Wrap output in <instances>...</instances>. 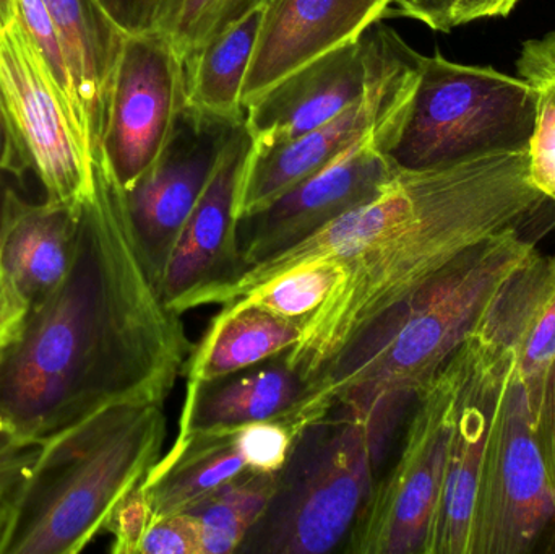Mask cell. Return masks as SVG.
<instances>
[{
    "instance_id": "1",
    "label": "cell",
    "mask_w": 555,
    "mask_h": 554,
    "mask_svg": "<svg viewBox=\"0 0 555 554\" xmlns=\"http://www.w3.org/2000/svg\"><path fill=\"white\" fill-rule=\"evenodd\" d=\"M194 345L163 298L106 153L78 215L64 279L0 345V423L48 441L117 405H165Z\"/></svg>"
},
{
    "instance_id": "2",
    "label": "cell",
    "mask_w": 555,
    "mask_h": 554,
    "mask_svg": "<svg viewBox=\"0 0 555 554\" xmlns=\"http://www.w3.org/2000/svg\"><path fill=\"white\" fill-rule=\"evenodd\" d=\"M551 205L531 184L528 149L400 168L367 204L230 282L202 289L194 305H231L291 270L341 263V283L286 351L287 363L309 384L362 331L416 295L463 250L527 227Z\"/></svg>"
},
{
    "instance_id": "3",
    "label": "cell",
    "mask_w": 555,
    "mask_h": 554,
    "mask_svg": "<svg viewBox=\"0 0 555 554\" xmlns=\"http://www.w3.org/2000/svg\"><path fill=\"white\" fill-rule=\"evenodd\" d=\"M534 253L537 244L525 236L524 228H511L463 250L416 295L346 345L281 420L296 436L336 407L420 396L475 337L505 280Z\"/></svg>"
},
{
    "instance_id": "4",
    "label": "cell",
    "mask_w": 555,
    "mask_h": 554,
    "mask_svg": "<svg viewBox=\"0 0 555 554\" xmlns=\"http://www.w3.org/2000/svg\"><path fill=\"white\" fill-rule=\"evenodd\" d=\"M163 407H109L42 442L0 493V554L83 552L162 459Z\"/></svg>"
},
{
    "instance_id": "5",
    "label": "cell",
    "mask_w": 555,
    "mask_h": 554,
    "mask_svg": "<svg viewBox=\"0 0 555 554\" xmlns=\"http://www.w3.org/2000/svg\"><path fill=\"white\" fill-rule=\"evenodd\" d=\"M416 399L336 407L299 429L272 500L237 553L343 552Z\"/></svg>"
},
{
    "instance_id": "6",
    "label": "cell",
    "mask_w": 555,
    "mask_h": 554,
    "mask_svg": "<svg viewBox=\"0 0 555 554\" xmlns=\"http://www.w3.org/2000/svg\"><path fill=\"white\" fill-rule=\"evenodd\" d=\"M534 129V98L520 77L491 65L420 59V78L390 156L400 168L453 165L525 150Z\"/></svg>"
},
{
    "instance_id": "7",
    "label": "cell",
    "mask_w": 555,
    "mask_h": 554,
    "mask_svg": "<svg viewBox=\"0 0 555 554\" xmlns=\"http://www.w3.org/2000/svg\"><path fill=\"white\" fill-rule=\"evenodd\" d=\"M0 98L12 142V175L35 172L44 202L80 210L93 191V149L15 0L0 20Z\"/></svg>"
},
{
    "instance_id": "8",
    "label": "cell",
    "mask_w": 555,
    "mask_h": 554,
    "mask_svg": "<svg viewBox=\"0 0 555 554\" xmlns=\"http://www.w3.org/2000/svg\"><path fill=\"white\" fill-rule=\"evenodd\" d=\"M462 348L417 396L391 467L374 494L343 553L424 554L439 506L452 435Z\"/></svg>"
},
{
    "instance_id": "9",
    "label": "cell",
    "mask_w": 555,
    "mask_h": 554,
    "mask_svg": "<svg viewBox=\"0 0 555 554\" xmlns=\"http://www.w3.org/2000/svg\"><path fill=\"white\" fill-rule=\"evenodd\" d=\"M555 514V487L512 364L476 488L466 554H533Z\"/></svg>"
},
{
    "instance_id": "10",
    "label": "cell",
    "mask_w": 555,
    "mask_h": 554,
    "mask_svg": "<svg viewBox=\"0 0 555 554\" xmlns=\"http://www.w3.org/2000/svg\"><path fill=\"white\" fill-rule=\"evenodd\" d=\"M416 85L417 80L404 88L377 123L322 171L267 210L240 221L241 272L296 246L380 194L400 169L390 150L400 136Z\"/></svg>"
},
{
    "instance_id": "11",
    "label": "cell",
    "mask_w": 555,
    "mask_h": 554,
    "mask_svg": "<svg viewBox=\"0 0 555 554\" xmlns=\"http://www.w3.org/2000/svg\"><path fill=\"white\" fill-rule=\"evenodd\" d=\"M185 114V68L155 29L129 26L114 70L98 149L127 192L163 158ZM96 152V150H94Z\"/></svg>"
},
{
    "instance_id": "12",
    "label": "cell",
    "mask_w": 555,
    "mask_h": 554,
    "mask_svg": "<svg viewBox=\"0 0 555 554\" xmlns=\"http://www.w3.org/2000/svg\"><path fill=\"white\" fill-rule=\"evenodd\" d=\"M380 41L377 67L364 94L335 119L299 139L266 152H254L241 179L236 215L240 221L275 204L300 182L328 166L358 142L393 103L395 98L420 77L421 54L387 26L377 28Z\"/></svg>"
},
{
    "instance_id": "13",
    "label": "cell",
    "mask_w": 555,
    "mask_h": 554,
    "mask_svg": "<svg viewBox=\"0 0 555 554\" xmlns=\"http://www.w3.org/2000/svg\"><path fill=\"white\" fill-rule=\"evenodd\" d=\"M512 364L511 351L478 335L462 347L446 477L424 554H466L486 442Z\"/></svg>"
},
{
    "instance_id": "14",
    "label": "cell",
    "mask_w": 555,
    "mask_h": 554,
    "mask_svg": "<svg viewBox=\"0 0 555 554\" xmlns=\"http://www.w3.org/2000/svg\"><path fill=\"white\" fill-rule=\"evenodd\" d=\"M250 146L244 124L228 129L210 179L159 280L163 298L172 311L178 312L189 296L230 282L243 269L236 205Z\"/></svg>"
},
{
    "instance_id": "15",
    "label": "cell",
    "mask_w": 555,
    "mask_h": 554,
    "mask_svg": "<svg viewBox=\"0 0 555 554\" xmlns=\"http://www.w3.org/2000/svg\"><path fill=\"white\" fill-rule=\"evenodd\" d=\"M380 54L377 29L287 75L246 106L254 152H266L335 119L364 94Z\"/></svg>"
},
{
    "instance_id": "16",
    "label": "cell",
    "mask_w": 555,
    "mask_h": 554,
    "mask_svg": "<svg viewBox=\"0 0 555 554\" xmlns=\"http://www.w3.org/2000/svg\"><path fill=\"white\" fill-rule=\"evenodd\" d=\"M393 0H270L243 88V104L315 59L358 41Z\"/></svg>"
},
{
    "instance_id": "17",
    "label": "cell",
    "mask_w": 555,
    "mask_h": 554,
    "mask_svg": "<svg viewBox=\"0 0 555 554\" xmlns=\"http://www.w3.org/2000/svg\"><path fill=\"white\" fill-rule=\"evenodd\" d=\"M228 129L184 114L168 152L127 192L137 234L158 282L210 179Z\"/></svg>"
},
{
    "instance_id": "18",
    "label": "cell",
    "mask_w": 555,
    "mask_h": 554,
    "mask_svg": "<svg viewBox=\"0 0 555 554\" xmlns=\"http://www.w3.org/2000/svg\"><path fill=\"white\" fill-rule=\"evenodd\" d=\"M476 335L511 351L531 402L555 357V254L534 253L505 280Z\"/></svg>"
},
{
    "instance_id": "19",
    "label": "cell",
    "mask_w": 555,
    "mask_h": 554,
    "mask_svg": "<svg viewBox=\"0 0 555 554\" xmlns=\"http://www.w3.org/2000/svg\"><path fill=\"white\" fill-rule=\"evenodd\" d=\"M80 210L31 204L5 188L0 195V269L28 302L59 285L74 254Z\"/></svg>"
},
{
    "instance_id": "20",
    "label": "cell",
    "mask_w": 555,
    "mask_h": 554,
    "mask_svg": "<svg viewBox=\"0 0 555 554\" xmlns=\"http://www.w3.org/2000/svg\"><path fill=\"white\" fill-rule=\"evenodd\" d=\"M306 389V381L287 363L286 353L221 379L192 384L185 389L178 439L284 418Z\"/></svg>"
},
{
    "instance_id": "21",
    "label": "cell",
    "mask_w": 555,
    "mask_h": 554,
    "mask_svg": "<svg viewBox=\"0 0 555 554\" xmlns=\"http://www.w3.org/2000/svg\"><path fill=\"white\" fill-rule=\"evenodd\" d=\"M44 3L96 150L106 124L117 57L129 26L103 0H44Z\"/></svg>"
},
{
    "instance_id": "22",
    "label": "cell",
    "mask_w": 555,
    "mask_h": 554,
    "mask_svg": "<svg viewBox=\"0 0 555 554\" xmlns=\"http://www.w3.org/2000/svg\"><path fill=\"white\" fill-rule=\"evenodd\" d=\"M266 10L267 3L247 10L185 59V114L189 117L227 127L246 123L244 81Z\"/></svg>"
},
{
    "instance_id": "23",
    "label": "cell",
    "mask_w": 555,
    "mask_h": 554,
    "mask_svg": "<svg viewBox=\"0 0 555 554\" xmlns=\"http://www.w3.org/2000/svg\"><path fill=\"white\" fill-rule=\"evenodd\" d=\"M299 338V325L262 306H223L192 350L188 386L249 370L286 353Z\"/></svg>"
},
{
    "instance_id": "24",
    "label": "cell",
    "mask_w": 555,
    "mask_h": 554,
    "mask_svg": "<svg viewBox=\"0 0 555 554\" xmlns=\"http://www.w3.org/2000/svg\"><path fill=\"white\" fill-rule=\"evenodd\" d=\"M276 474L249 471L195 504L185 513L197 520L201 554H233L259 523L272 500Z\"/></svg>"
},
{
    "instance_id": "25",
    "label": "cell",
    "mask_w": 555,
    "mask_h": 554,
    "mask_svg": "<svg viewBox=\"0 0 555 554\" xmlns=\"http://www.w3.org/2000/svg\"><path fill=\"white\" fill-rule=\"evenodd\" d=\"M515 67L534 98L528 176L534 189L555 204V29L524 41Z\"/></svg>"
},
{
    "instance_id": "26",
    "label": "cell",
    "mask_w": 555,
    "mask_h": 554,
    "mask_svg": "<svg viewBox=\"0 0 555 554\" xmlns=\"http://www.w3.org/2000/svg\"><path fill=\"white\" fill-rule=\"evenodd\" d=\"M343 276L345 267L339 262L312 263L291 270L246 298L227 306H262L302 328L341 283Z\"/></svg>"
},
{
    "instance_id": "27",
    "label": "cell",
    "mask_w": 555,
    "mask_h": 554,
    "mask_svg": "<svg viewBox=\"0 0 555 554\" xmlns=\"http://www.w3.org/2000/svg\"><path fill=\"white\" fill-rule=\"evenodd\" d=\"M223 5L224 0H150L140 26L162 33L185 62L214 35Z\"/></svg>"
},
{
    "instance_id": "28",
    "label": "cell",
    "mask_w": 555,
    "mask_h": 554,
    "mask_svg": "<svg viewBox=\"0 0 555 554\" xmlns=\"http://www.w3.org/2000/svg\"><path fill=\"white\" fill-rule=\"evenodd\" d=\"M233 442L249 471L278 474L289 458L294 433L283 420H267L233 429Z\"/></svg>"
},
{
    "instance_id": "29",
    "label": "cell",
    "mask_w": 555,
    "mask_h": 554,
    "mask_svg": "<svg viewBox=\"0 0 555 554\" xmlns=\"http://www.w3.org/2000/svg\"><path fill=\"white\" fill-rule=\"evenodd\" d=\"M153 523V507L145 485H137L120 500L107 520L104 532L113 536V554H139L140 545Z\"/></svg>"
},
{
    "instance_id": "30",
    "label": "cell",
    "mask_w": 555,
    "mask_h": 554,
    "mask_svg": "<svg viewBox=\"0 0 555 554\" xmlns=\"http://www.w3.org/2000/svg\"><path fill=\"white\" fill-rule=\"evenodd\" d=\"M139 554H201V532L189 513L155 517Z\"/></svg>"
},
{
    "instance_id": "31",
    "label": "cell",
    "mask_w": 555,
    "mask_h": 554,
    "mask_svg": "<svg viewBox=\"0 0 555 554\" xmlns=\"http://www.w3.org/2000/svg\"><path fill=\"white\" fill-rule=\"evenodd\" d=\"M534 438L555 487V357L547 364L540 389L530 402Z\"/></svg>"
},
{
    "instance_id": "32",
    "label": "cell",
    "mask_w": 555,
    "mask_h": 554,
    "mask_svg": "<svg viewBox=\"0 0 555 554\" xmlns=\"http://www.w3.org/2000/svg\"><path fill=\"white\" fill-rule=\"evenodd\" d=\"M41 441L20 439L0 452V490L26 474L41 452Z\"/></svg>"
},
{
    "instance_id": "33",
    "label": "cell",
    "mask_w": 555,
    "mask_h": 554,
    "mask_svg": "<svg viewBox=\"0 0 555 554\" xmlns=\"http://www.w3.org/2000/svg\"><path fill=\"white\" fill-rule=\"evenodd\" d=\"M520 0H459L453 10L452 26L459 28L478 20L505 18Z\"/></svg>"
},
{
    "instance_id": "34",
    "label": "cell",
    "mask_w": 555,
    "mask_h": 554,
    "mask_svg": "<svg viewBox=\"0 0 555 554\" xmlns=\"http://www.w3.org/2000/svg\"><path fill=\"white\" fill-rule=\"evenodd\" d=\"M28 311V302L22 298L18 289L0 269V345L9 340L20 322Z\"/></svg>"
},
{
    "instance_id": "35",
    "label": "cell",
    "mask_w": 555,
    "mask_h": 554,
    "mask_svg": "<svg viewBox=\"0 0 555 554\" xmlns=\"http://www.w3.org/2000/svg\"><path fill=\"white\" fill-rule=\"evenodd\" d=\"M459 0H429V12H427V28L434 31L450 33L453 29V10Z\"/></svg>"
},
{
    "instance_id": "36",
    "label": "cell",
    "mask_w": 555,
    "mask_h": 554,
    "mask_svg": "<svg viewBox=\"0 0 555 554\" xmlns=\"http://www.w3.org/2000/svg\"><path fill=\"white\" fill-rule=\"evenodd\" d=\"M270 0H224L223 10H221L220 18H218L217 28H215L214 35L224 26L230 25L234 20L243 16L247 10L253 7L259 5V3H267Z\"/></svg>"
},
{
    "instance_id": "37",
    "label": "cell",
    "mask_w": 555,
    "mask_h": 554,
    "mask_svg": "<svg viewBox=\"0 0 555 554\" xmlns=\"http://www.w3.org/2000/svg\"><path fill=\"white\" fill-rule=\"evenodd\" d=\"M427 10H429V0H393L391 5V13L395 15L406 16L424 25H426Z\"/></svg>"
},
{
    "instance_id": "38",
    "label": "cell",
    "mask_w": 555,
    "mask_h": 554,
    "mask_svg": "<svg viewBox=\"0 0 555 554\" xmlns=\"http://www.w3.org/2000/svg\"><path fill=\"white\" fill-rule=\"evenodd\" d=\"M12 175V142H10L9 126L3 113L2 98H0V175Z\"/></svg>"
},
{
    "instance_id": "39",
    "label": "cell",
    "mask_w": 555,
    "mask_h": 554,
    "mask_svg": "<svg viewBox=\"0 0 555 554\" xmlns=\"http://www.w3.org/2000/svg\"><path fill=\"white\" fill-rule=\"evenodd\" d=\"M555 554V514L553 520H551L550 526L544 530L543 536H541L540 542H538L537 549H534L533 554Z\"/></svg>"
},
{
    "instance_id": "40",
    "label": "cell",
    "mask_w": 555,
    "mask_h": 554,
    "mask_svg": "<svg viewBox=\"0 0 555 554\" xmlns=\"http://www.w3.org/2000/svg\"><path fill=\"white\" fill-rule=\"evenodd\" d=\"M20 439L22 438H16V436L13 435L12 429L7 428L5 425L0 423V452H2L3 449L9 448V446L15 445Z\"/></svg>"
},
{
    "instance_id": "41",
    "label": "cell",
    "mask_w": 555,
    "mask_h": 554,
    "mask_svg": "<svg viewBox=\"0 0 555 554\" xmlns=\"http://www.w3.org/2000/svg\"><path fill=\"white\" fill-rule=\"evenodd\" d=\"M103 2L106 3V5L109 7L111 12H113L114 15H116L117 18L120 20L119 2H117V0H103ZM137 2H139L140 9H142L143 18H145L146 5H149V0H137ZM120 22H122V20H120ZM124 25H126V23H124Z\"/></svg>"
},
{
    "instance_id": "42",
    "label": "cell",
    "mask_w": 555,
    "mask_h": 554,
    "mask_svg": "<svg viewBox=\"0 0 555 554\" xmlns=\"http://www.w3.org/2000/svg\"><path fill=\"white\" fill-rule=\"evenodd\" d=\"M0 493H2V490H0Z\"/></svg>"
},
{
    "instance_id": "43",
    "label": "cell",
    "mask_w": 555,
    "mask_h": 554,
    "mask_svg": "<svg viewBox=\"0 0 555 554\" xmlns=\"http://www.w3.org/2000/svg\"><path fill=\"white\" fill-rule=\"evenodd\" d=\"M149 3H150V0H149Z\"/></svg>"
}]
</instances>
